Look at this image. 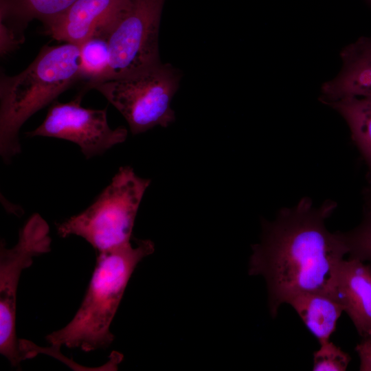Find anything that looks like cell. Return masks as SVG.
I'll return each mask as SVG.
<instances>
[{
	"instance_id": "obj_16",
	"label": "cell",
	"mask_w": 371,
	"mask_h": 371,
	"mask_svg": "<svg viewBox=\"0 0 371 371\" xmlns=\"http://www.w3.org/2000/svg\"><path fill=\"white\" fill-rule=\"evenodd\" d=\"M348 258L371 261V204L361 222L353 229L341 232Z\"/></svg>"
},
{
	"instance_id": "obj_3",
	"label": "cell",
	"mask_w": 371,
	"mask_h": 371,
	"mask_svg": "<svg viewBox=\"0 0 371 371\" xmlns=\"http://www.w3.org/2000/svg\"><path fill=\"white\" fill-rule=\"evenodd\" d=\"M80 46H44L15 76L1 74L0 154L5 162L21 152L19 132L35 113L54 102L80 76Z\"/></svg>"
},
{
	"instance_id": "obj_1",
	"label": "cell",
	"mask_w": 371,
	"mask_h": 371,
	"mask_svg": "<svg viewBox=\"0 0 371 371\" xmlns=\"http://www.w3.org/2000/svg\"><path fill=\"white\" fill-rule=\"evenodd\" d=\"M335 208L333 201L317 206L304 197L263 224L261 240L252 246L249 274L265 278L273 317L295 295L332 294L333 276L348 254L341 232H330L326 226Z\"/></svg>"
},
{
	"instance_id": "obj_13",
	"label": "cell",
	"mask_w": 371,
	"mask_h": 371,
	"mask_svg": "<svg viewBox=\"0 0 371 371\" xmlns=\"http://www.w3.org/2000/svg\"><path fill=\"white\" fill-rule=\"evenodd\" d=\"M326 103L345 119L352 138L371 171V98L344 97Z\"/></svg>"
},
{
	"instance_id": "obj_17",
	"label": "cell",
	"mask_w": 371,
	"mask_h": 371,
	"mask_svg": "<svg viewBox=\"0 0 371 371\" xmlns=\"http://www.w3.org/2000/svg\"><path fill=\"white\" fill-rule=\"evenodd\" d=\"M313 355L314 371H345L351 359L347 352L330 340L321 344Z\"/></svg>"
},
{
	"instance_id": "obj_11",
	"label": "cell",
	"mask_w": 371,
	"mask_h": 371,
	"mask_svg": "<svg viewBox=\"0 0 371 371\" xmlns=\"http://www.w3.org/2000/svg\"><path fill=\"white\" fill-rule=\"evenodd\" d=\"M341 75L324 87V102L344 97L371 98V37H363L342 54Z\"/></svg>"
},
{
	"instance_id": "obj_2",
	"label": "cell",
	"mask_w": 371,
	"mask_h": 371,
	"mask_svg": "<svg viewBox=\"0 0 371 371\" xmlns=\"http://www.w3.org/2000/svg\"><path fill=\"white\" fill-rule=\"evenodd\" d=\"M155 250L150 240H137L97 253L85 297L72 319L46 336L52 346L85 352L107 348L113 341L110 326L128 280L137 264Z\"/></svg>"
},
{
	"instance_id": "obj_18",
	"label": "cell",
	"mask_w": 371,
	"mask_h": 371,
	"mask_svg": "<svg viewBox=\"0 0 371 371\" xmlns=\"http://www.w3.org/2000/svg\"><path fill=\"white\" fill-rule=\"evenodd\" d=\"M24 33L12 25L0 21V54L4 58L16 50L24 42Z\"/></svg>"
},
{
	"instance_id": "obj_12",
	"label": "cell",
	"mask_w": 371,
	"mask_h": 371,
	"mask_svg": "<svg viewBox=\"0 0 371 371\" xmlns=\"http://www.w3.org/2000/svg\"><path fill=\"white\" fill-rule=\"evenodd\" d=\"M286 304L293 308L319 344L330 340L344 312L337 300L328 293H300L290 298Z\"/></svg>"
},
{
	"instance_id": "obj_8",
	"label": "cell",
	"mask_w": 371,
	"mask_h": 371,
	"mask_svg": "<svg viewBox=\"0 0 371 371\" xmlns=\"http://www.w3.org/2000/svg\"><path fill=\"white\" fill-rule=\"evenodd\" d=\"M83 93L73 100L60 103L55 101L47 115L36 129L27 136L54 137L76 144L87 159L102 155L115 145L124 142L127 129L119 126L112 129L108 124L106 108L86 109L81 106Z\"/></svg>"
},
{
	"instance_id": "obj_9",
	"label": "cell",
	"mask_w": 371,
	"mask_h": 371,
	"mask_svg": "<svg viewBox=\"0 0 371 371\" xmlns=\"http://www.w3.org/2000/svg\"><path fill=\"white\" fill-rule=\"evenodd\" d=\"M332 295L358 334L371 336V267L356 258L342 260L333 276Z\"/></svg>"
},
{
	"instance_id": "obj_6",
	"label": "cell",
	"mask_w": 371,
	"mask_h": 371,
	"mask_svg": "<svg viewBox=\"0 0 371 371\" xmlns=\"http://www.w3.org/2000/svg\"><path fill=\"white\" fill-rule=\"evenodd\" d=\"M164 2L130 0L123 9L100 25L106 32L109 46V67L105 80L160 63L158 38Z\"/></svg>"
},
{
	"instance_id": "obj_19",
	"label": "cell",
	"mask_w": 371,
	"mask_h": 371,
	"mask_svg": "<svg viewBox=\"0 0 371 371\" xmlns=\"http://www.w3.org/2000/svg\"><path fill=\"white\" fill-rule=\"evenodd\" d=\"M355 351L360 359L359 370L371 371V336L362 337Z\"/></svg>"
},
{
	"instance_id": "obj_14",
	"label": "cell",
	"mask_w": 371,
	"mask_h": 371,
	"mask_svg": "<svg viewBox=\"0 0 371 371\" xmlns=\"http://www.w3.org/2000/svg\"><path fill=\"white\" fill-rule=\"evenodd\" d=\"M76 0H1L0 19L25 30L33 19L44 27L62 15Z\"/></svg>"
},
{
	"instance_id": "obj_7",
	"label": "cell",
	"mask_w": 371,
	"mask_h": 371,
	"mask_svg": "<svg viewBox=\"0 0 371 371\" xmlns=\"http://www.w3.org/2000/svg\"><path fill=\"white\" fill-rule=\"evenodd\" d=\"M49 227L38 214H33L19 230L16 245L0 246V353L13 366L23 360L16 336V293L22 271L34 257L51 250Z\"/></svg>"
},
{
	"instance_id": "obj_15",
	"label": "cell",
	"mask_w": 371,
	"mask_h": 371,
	"mask_svg": "<svg viewBox=\"0 0 371 371\" xmlns=\"http://www.w3.org/2000/svg\"><path fill=\"white\" fill-rule=\"evenodd\" d=\"M80 76L87 80L85 85L102 82L106 78L109 67V46L106 32L99 26L80 45Z\"/></svg>"
},
{
	"instance_id": "obj_10",
	"label": "cell",
	"mask_w": 371,
	"mask_h": 371,
	"mask_svg": "<svg viewBox=\"0 0 371 371\" xmlns=\"http://www.w3.org/2000/svg\"><path fill=\"white\" fill-rule=\"evenodd\" d=\"M130 0H76L62 15L45 27L53 38L80 45Z\"/></svg>"
},
{
	"instance_id": "obj_4",
	"label": "cell",
	"mask_w": 371,
	"mask_h": 371,
	"mask_svg": "<svg viewBox=\"0 0 371 371\" xmlns=\"http://www.w3.org/2000/svg\"><path fill=\"white\" fill-rule=\"evenodd\" d=\"M150 183L131 167L120 168L89 207L57 225L58 235L80 236L97 253L130 243L135 217Z\"/></svg>"
},
{
	"instance_id": "obj_5",
	"label": "cell",
	"mask_w": 371,
	"mask_h": 371,
	"mask_svg": "<svg viewBox=\"0 0 371 371\" xmlns=\"http://www.w3.org/2000/svg\"><path fill=\"white\" fill-rule=\"evenodd\" d=\"M179 71L161 62L131 74L86 86L100 92L124 116L133 135L175 119L170 106L181 79Z\"/></svg>"
}]
</instances>
